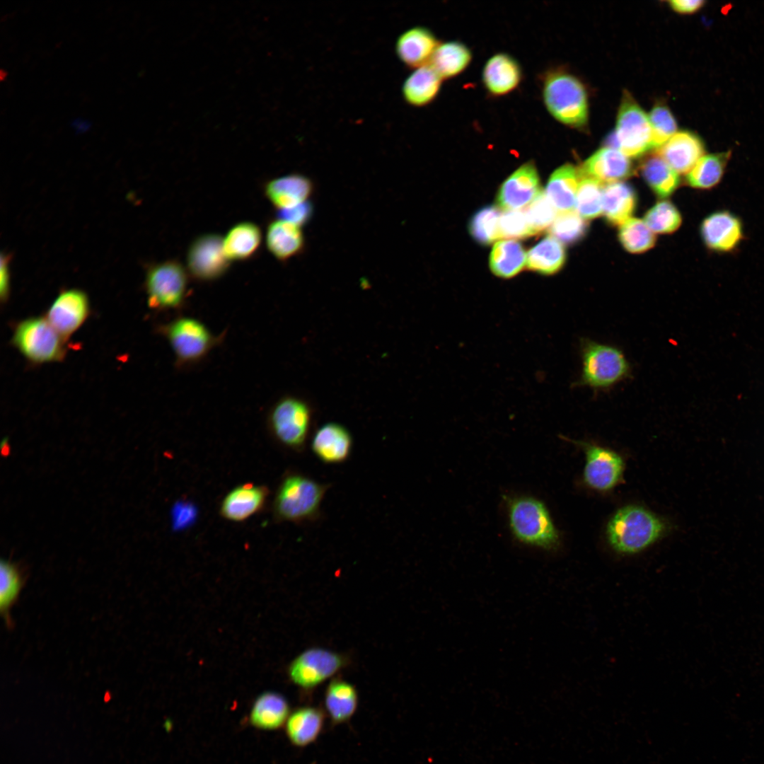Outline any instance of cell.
<instances>
[{
	"label": "cell",
	"mask_w": 764,
	"mask_h": 764,
	"mask_svg": "<svg viewBox=\"0 0 764 764\" xmlns=\"http://www.w3.org/2000/svg\"><path fill=\"white\" fill-rule=\"evenodd\" d=\"M544 106L557 122L582 129L589 118L588 96L582 82L561 67L550 68L539 76Z\"/></svg>",
	"instance_id": "obj_1"
},
{
	"label": "cell",
	"mask_w": 764,
	"mask_h": 764,
	"mask_svg": "<svg viewBox=\"0 0 764 764\" xmlns=\"http://www.w3.org/2000/svg\"><path fill=\"white\" fill-rule=\"evenodd\" d=\"M505 503L509 529L518 542L545 551L558 547V532L543 502L521 495L507 497Z\"/></svg>",
	"instance_id": "obj_2"
},
{
	"label": "cell",
	"mask_w": 764,
	"mask_h": 764,
	"mask_svg": "<svg viewBox=\"0 0 764 764\" xmlns=\"http://www.w3.org/2000/svg\"><path fill=\"white\" fill-rule=\"evenodd\" d=\"M581 369L574 386L606 390L629 378L632 369L618 347L582 337L579 341Z\"/></svg>",
	"instance_id": "obj_3"
},
{
	"label": "cell",
	"mask_w": 764,
	"mask_h": 764,
	"mask_svg": "<svg viewBox=\"0 0 764 764\" xmlns=\"http://www.w3.org/2000/svg\"><path fill=\"white\" fill-rule=\"evenodd\" d=\"M329 487V484L318 482L301 473L286 475L275 496L274 516L279 521L298 523L317 521Z\"/></svg>",
	"instance_id": "obj_4"
},
{
	"label": "cell",
	"mask_w": 764,
	"mask_h": 764,
	"mask_svg": "<svg viewBox=\"0 0 764 764\" xmlns=\"http://www.w3.org/2000/svg\"><path fill=\"white\" fill-rule=\"evenodd\" d=\"M664 523L650 511L637 506L618 510L607 527L608 540L618 552H638L656 541L664 531Z\"/></svg>",
	"instance_id": "obj_5"
},
{
	"label": "cell",
	"mask_w": 764,
	"mask_h": 764,
	"mask_svg": "<svg viewBox=\"0 0 764 764\" xmlns=\"http://www.w3.org/2000/svg\"><path fill=\"white\" fill-rule=\"evenodd\" d=\"M158 332L168 341L178 367L199 362L221 340L204 323L190 316L177 317L161 325Z\"/></svg>",
	"instance_id": "obj_6"
},
{
	"label": "cell",
	"mask_w": 764,
	"mask_h": 764,
	"mask_svg": "<svg viewBox=\"0 0 764 764\" xmlns=\"http://www.w3.org/2000/svg\"><path fill=\"white\" fill-rule=\"evenodd\" d=\"M66 340L45 317H30L18 323L11 343L30 362L41 364L60 361L66 354Z\"/></svg>",
	"instance_id": "obj_7"
},
{
	"label": "cell",
	"mask_w": 764,
	"mask_h": 764,
	"mask_svg": "<svg viewBox=\"0 0 764 764\" xmlns=\"http://www.w3.org/2000/svg\"><path fill=\"white\" fill-rule=\"evenodd\" d=\"M187 273L176 260L153 264L146 270L144 286L148 306L158 311L180 309L187 297Z\"/></svg>",
	"instance_id": "obj_8"
},
{
	"label": "cell",
	"mask_w": 764,
	"mask_h": 764,
	"mask_svg": "<svg viewBox=\"0 0 764 764\" xmlns=\"http://www.w3.org/2000/svg\"><path fill=\"white\" fill-rule=\"evenodd\" d=\"M606 144L628 157L639 156L652 148L648 115L627 91L623 93L615 129Z\"/></svg>",
	"instance_id": "obj_9"
},
{
	"label": "cell",
	"mask_w": 764,
	"mask_h": 764,
	"mask_svg": "<svg viewBox=\"0 0 764 764\" xmlns=\"http://www.w3.org/2000/svg\"><path fill=\"white\" fill-rule=\"evenodd\" d=\"M311 421L309 405L294 396L279 399L269 414V424L276 439L284 446L297 451L305 447Z\"/></svg>",
	"instance_id": "obj_10"
},
{
	"label": "cell",
	"mask_w": 764,
	"mask_h": 764,
	"mask_svg": "<svg viewBox=\"0 0 764 764\" xmlns=\"http://www.w3.org/2000/svg\"><path fill=\"white\" fill-rule=\"evenodd\" d=\"M345 656L321 647H312L299 654L291 662L288 675L291 682L304 690H311L343 668Z\"/></svg>",
	"instance_id": "obj_11"
},
{
	"label": "cell",
	"mask_w": 764,
	"mask_h": 764,
	"mask_svg": "<svg viewBox=\"0 0 764 764\" xmlns=\"http://www.w3.org/2000/svg\"><path fill=\"white\" fill-rule=\"evenodd\" d=\"M187 267L196 279L204 282L222 277L230 267L223 248V238L216 233H205L196 238L189 247Z\"/></svg>",
	"instance_id": "obj_12"
},
{
	"label": "cell",
	"mask_w": 764,
	"mask_h": 764,
	"mask_svg": "<svg viewBox=\"0 0 764 764\" xmlns=\"http://www.w3.org/2000/svg\"><path fill=\"white\" fill-rule=\"evenodd\" d=\"M86 294L76 289L62 291L48 308L45 318L66 340L76 332L89 316Z\"/></svg>",
	"instance_id": "obj_13"
},
{
	"label": "cell",
	"mask_w": 764,
	"mask_h": 764,
	"mask_svg": "<svg viewBox=\"0 0 764 764\" xmlns=\"http://www.w3.org/2000/svg\"><path fill=\"white\" fill-rule=\"evenodd\" d=\"M700 234L707 248L718 253L735 250L744 238L741 220L726 209L715 211L705 217L700 226Z\"/></svg>",
	"instance_id": "obj_14"
},
{
	"label": "cell",
	"mask_w": 764,
	"mask_h": 764,
	"mask_svg": "<svg viewBox=\"0 0 764 764\" xmlns=\"http://www.w3.org/2000/svg\"><path fill=\"white\" fill-rule=\"evenodd\" d=\"M523 72L519 62L507 52H497L487 59L482 70V83L492 98L506 96L516 90Z\"/></svg>",
	"instance_id": "obj_15"
},
{
	"label": "cell",
	"mask_w": 764,
	"mask_h": 764,
	"mask_svg": "<svg viewBox=\"0 0 764 764\" xmlns=\"http://www.w3.org/2000/svg\"><path fill=\"white\" fill-rule=\"evenodd\" d=\"M586 454L584 480L590 487L608 490L620 480L623 471L622 458L615 452L591 444L580 442Z\"/></svg>",
	"instance_id": "obj_16"
},
{
	"label": "cell",
	"mask_w": 764,
	"mask_h": 764,
	"mask_svg": "<svg viewBox=\"0 0 764 764\" xmlns=\"http://www.w3.org/2000/svg\"><path fill=\"white\" fill-rule=\"evenodd\" d=\"M540 190L537 169L533 162H528L503 183L498 192L497 203L505 210H517L533 201Z\"/></svg>",
	"instance_id": "obj_17"
},
{
	"label": "cell",
	"mask_w": 764,
	"mask_h": 764,
	"mask_svg": "<svg viewBox=\"0 0 764 764\" xmlns=\"http://www.w3.org/2000/svg\"><path fill=\"white\" fill-rule=\"evenodd\" d=\"M311 451L316 457L326 464H339L351 456L353 439L343 425L329 422L318 428L313 435Z\"/></svg>",
	"instance_id": "obj_18"
},
{
	"label": "cell",
	"mask_w": 764,
	"mask_h": 764,
	"mask_svg": "<svg viewBox=\"0 0 764 764\" xmlns=\"http://www.w3.org/2000/svg\"><path fill=\"white\" fill-rule=\"evenodd\" d=\"M439 42L430 29L415 26L398 36L395 53L403 64L415 69L429 64Z\"/></svg>",
	"instance_id": "obj_19"
},
{
	"label": "cell",
	"mask_w": 764,
	"mask_h": 764,
	"mask_svg": "<svg viewBox=\"0 0 764 764\" xmlns=\"http://www.w3.org/2000/svg\"><path fill=\"white\" fill-rule=\"evenodd\" d=\"M701 139L695 134L677 132L657 149L656 154L678 173H688L705 155Z\"/></svg>",
	"instance_id": "obj_20"
},
{
	"label": "cell",
	"mask_w": 764,
	"mask_h": 764,
	"mask_svg": "<svg viewBox=\"0 0 764 764\" xmlns=\"http://www.w3.org/2000/svg\"><path fill=\"white\" fill-rule=\"evenodd\" d=\"M578 170L581 175L612 183L630 176L632 168L628 156L618 149L605 146L586 160Z\"/></svg>",
	"instance_id": "obj_21"
},
{
	"label": "cell",
	"mask_w": 764,
	"mask_h": 764,
	"mask_svg": "<svg viewBox=\"0 0 764 764\" xmlns=\"http://www.w3.org/2000/svg\"><path fill=\"white\" fill-rule=\"evenodd\" d=\"M314 192L313 181L307 176L293 173L267 182L265 194L278 210L309 201Z\"/></svg>",
	"instance_id": "obj_22"
},
{
	"label": "cell",
	"mask_w": 764,
	"mask_h": 764,
	"mask_svg": "<svg viewBox=\"0 0 764 764\" xmlns=\"http://www.w3.org/2000/svg\"><path fill=\"white\" fill-rule=\"evenodd\" d=\"M291 713L287 700L274 691L259 695L253 702L248 717V724L255 729L274 731L285 725Z\"/></svg>",
	"instance_id": "obj_23"
},
{
	"label": "cell",
	"mask_w": 764,
	"mask_h": 764,
	"mask_svg": "<svg viewBox=\"0 0 764 764\" xmlns=\"http://www.w3.org/2000/svg\"><path fill=\"white\" fill-rule=\"evenodd\" d=\"M267 496L265 487L252 484L238 486L223 499L221 514L231 521H244L262 507Z\"/></svg>",
	"instance_id": "obj_24"
},
{
	"label": "cell",
	"mask_w": 764,
	"mask_h": 764,
	"mask_svg": "<svg viewBox=\"0 0 764 764\" xmlns=\"http://www.w3.org/2000/svg\"><path fill=\"white\" fill-rule=\"evenodd\" d=\"M266 245L270 253L280 261L299 255L305 247L301 227L280 219L271 221L267 228Z\"/></svg>",
	"instance_id": "obj_25"
},
{
	"label": "cell",
	"mask_w": 764,
	"mask_h": 764,
	"mask_svg": "<svg viewBox=\"0 0 764 764\" xmlns=\"http://www.w3.org/2000/svg\"><path fill=\"white\" fill-rule=\"evenodd\" d=\"M442 82V79L429 64L418 67L404 81L403 98L411 106H427L436 100Z\"/></svg>",
	"instance_id": "obj_26"
},
{
	"label": "cell",
	"mask_w": 764,
	"mask_h": 764,
	"mask_svg": "<svg viewBox=\"0 0 764 764\" xmlns=\"http://www.w3.org/2000/svg\"><path fill=\"white\" fill-rule=\"evenodd\" d=\"M325 715L318 708L305 706L291 712L285 724L286 735L294 746L305 747L320 734Z\"/></svg>",
	"instance_id": "obj_27"
},
{
	"label": "cell",
	"mask_w": 764,
	"mask_h": 764,
	"mask_svg": "<svg viewBox=\"0 0 764 764\" xmlns=\"http://www.w3.org/2000/svg\"><path fill=\"white\" fill-rule=\"evenodd\" d=\"M473 59L469 47L459 40L439 42L429 65L442 80L451 79L465 71Z\"/></svg>",
	"instance_id": "obj_28"
},
{
	"label": "cell",
	"mask_w": 764,
	"mask_h": 764,
	"mask_svg": "<svg viewBox=\"0 0 764 764\" xmlns=\"http://www.w3.org/2000/svg\"><path fill=\"white\" fill-rule=\"evenodd\" d=\"M358 702L356 688L345 680L334 678L326 688L325 708L333 724L348 721L355 713Z\"/></svg>",
	"instance_id": "obj_29"
},
{
	"label": "cell",
	"mask_w": 764,
	"mask_h": 764,
	"mask_svg": "<svg viewBox=\"0 0 764 764\" xmlns=\"http://www.w3.org/2000/svg\"><path fill=\"white\" fill-rule=\"evenodd\" d=\"M579 178V170L567 163L556 169L549 178L545 192L560 212L574 210Z\"/></svg>",
	"instance_id": "obj_30"
},
{
	"label": "cell",
	"mask_w": 764,
	"mask_h": 764,
	"mask_svg": "<svg viewBox=\"0 0 764 764\" xmlns=\"http://www.w3.org/2000/svg\"><path fill=\"white\" fill-rule=\"evenodd\" d=\"M637 204L633 188L627 183H608L603 188V214L612 225H621L631 218Z\"/></svg>",
	"instance_id": "obj_31"
},
{
	"label": "cell",
	"mask_w": 764,
	"mask_h": 764,
	"mask_svg": "<svg viewBox=\"0 0 764 764\" xmlns=\"http://www.w3.org/2000/svg\"><path fill=\"white\" fill-rule=\"evenodd\" d=\"M262 239L261 230L250 221L240 222L228 231L223 238L224 253L228 260H245L258 249Z\"/></svg>",
	"instance_id": "obj_32"
},
{
	"label": "cell",
	"mask_w": 764,
	"mask_h": 764,
	"mask_svg": "<svg viewBox=\"0 0 764 764\" xmlns=\"http://www.w3.org/2000/svg\"><path fill=\"white\" fill-rule=\"evenodd\" d=\"M566 253L563 244L552 236L545 237L527 253L528 270L544 275L553 274L563 267Z\"/></svg>",
	"instance_id": "obj_33"
},
{
	"label": "cell",
	"mask_w": 764,
	"mask_h": 764,
	"mask_svg": "<svg viewBox=\"0 0 764 764\" xmlns=\"http://www.w3.org/2000/svg\"><path fill=\"white\" fill-rule=\"evenodd\" d=\"M527 253L520 243L514 240L497 242L490 256L492 273L502 278H511L519 274L526 262Z\"/></svg>",
	"instance_id": "obj_34"
},
{
	"label": "cell",
	"mask_w": 764,
	"mask_h": 764,
	"mask_svg": "<svg viewBox=\"0 0 764 764\" xmlns=\"http://www.w3.org/2000/svg\"><path fill=\"white\" fill-rule=\"evenodd\" d=\"M730 156V151L704 155L686 174V183L700 190L716 187L724 177Z\"/></svg>",
	"instance_id": "obj_35"
},
{
	"label": "cell",
	"mask_w": 764,
	"mask_h": 764,
	"mask_svg": "<svg viewBox=\"0 0 764 764\" xmlns=\"http://www.w3.org/2000/svg\"><path fill=\"white\" fill-rule=\"evenodd\" d=\"M25 584V577L21 567L7 560L0 563V611L8 627L13 621L11 610L18 600Z\"/></svg>",
	"instance_id": "obj_36"
},
{
	"label": "cell",
	"mask_w": 764,
	"mask_h": 764,
	"mask_svg": "<svg viewBox=\"0 0 764 764\" xmlns=\"http://www.w3.org/2000/svg\"><path fill=\"white\" fill-rule=\"evenodd\" d=\"M640 171L652 191L661 197L671 195L680 183L678 173L657 154L645 159Z\"/></svg>",
	"instance_id": "obj_37"
},
{
	"label": "cell",
	"mask_w": 764,
	"mask_h": 764,
	"mask_svg": "<svg viewBox=\"0 0 764 764\" xmlns=\"http://www.w3.org/2000/svg\"><path fill=\"white\" fill-rule=\"evenodd\" d=\"M579 178L575 201L577 212L586 220L596 218L603 214L604 187L593 178L581 175Z\"/></svg>",
	"instance_id": "obj_38"
},
{
	"label": "cell",
	"mask_w": 764,
	"mask_h": 764,
	"mask_svg": "<svg viewBox=\"0 0 764 764\" xmlns=\"http://www.w3.org/2000/svg\"><path fill=\"white\" fill-rule=\"evenodd\" d=\"M618 238L623 248L632 253H644L656 242L653 231L644 221L636 218H630L620 225Z\"/></svg>",
	"instance_id": "obj_39"
},
{
	"label": "cell",
	"mask_w": 764,
	"mask_h": 764,
	"mask_svg": "<svg viewBox=\"0 0 764 764\" xmlns=\"http://www.w3.org/2000/svg\"><path fill=\"white\" fill-rule=\"evenodd\" d=\"M588 226L586 220L572 210L560 212L550 226V232L562 243L573 244L585 236Z\"/></svg>",
	"instance_id": "obj_40"
},
{
	"label": "cell",
	"mask_w": 764,
	"mask_h": 764,
	"mask_svg": "<svg viewBox=\"0 0 764 764\" xmlns=\"http://www.w3.org/2000/svg\"><path fill=\"white\" fill-rule=\"evenodd\" d=\"M501 214L494 206L482 208L472 217L469 229L475 241L488 245L499 238V222Z\"/></svg>",
	"instance_id": "obj_41"
},
{
	"label": "cell",
	"mask_w": 764,
	"mask_h": 764,
	"mask_svg": "<svg viewBox=\"0 0 764 764\" xmlns=\"http://www.w3.org/2000/svg\"><path fill=\"white\" fill-rule=\"evenodd\" d=\"M682 221L677 208L668 201H661L652 207L644 216V222L655 233H668L677 230Z\"/></svg>",
	"instance_id": "obj_42"
},
{
	"label": "cell",
	"mask_w": 764,
	"mask_h": 764,
	"mask_svg": "<svg viewBox=\"0 0 764 764\" xmlns=\"http://www.w3.org/2000/svg\"><path fill=\"white\" fill-rule=\"evenodd\" d=\"M652 133V148H659L677 132V124L669 108L656 104L648 115Z\"/></svg>",
	"instance_id": "obj_43"
},
{
	"label": "cell",
	"mask_w": 764,
	"mask_h": 764,
	"mask_svg": "<svg viewBox=\"0 0 764 764\" xmlns=\"http://www.w3.org/2000/svg\"><path fill=\"white\" fill-rule=\"evenodd\" d=\"M524 212L533 235L550 226L556 217V209L543 190H540Z\"/></svg>",
	"instance_id": "obj_44"
},
{
	"label": "cell",
	"mask_w": 764,
	"mask_h": 764,
	"mask_svg": "<svg viewBox=\"0 0 764 764\" xmlns=\"http://www.w3.org/2000/svg\"><path fill=\"white\" fill-rule=\"evenodd\" d=\"M499 238H523L533 236L524 212L506 211L500 216Z\"/></svg>",
	"instance_id": "obj_45"
},
{
	"label": "cell",
	"mask_w": 764,
	"mask_h": 764,
	"mask_svg": "<svg viewBox=\"0 0 764 764\" xmlns=\"http://www.w3.org/2000/svg\"><path fill=\"white\" fill-rule=\"evenodd\" d=\"M313 208L310 201L285 209L278 210L277 219H280L302 227L311 219Z\"/></svg>",
	"instance_id": "obj_46"
},
{
	"label": "cell",
	"mask_w": 764,
	"mask_h": 764,
	"mask_svg": "<svg viewBox=\"0 0 764 764\" xmlns=\"http://www.w3.org/2000/svg\"><path fill=\"white\" fill-rule=\"evenodd\" d=\"M10 257L7 254H1L0 269V297L2 303L6 302L10 293Z\"/></svg>",
	"instance_id": "obj_47"
},
{
	"label": "cell",
	"mask_w": 764,
	"mask_h": 764,
	"mask_svg": "<svg viewBox=\"0 0 764 764\" xmlns=\"http://www.w3.org/2000/svg\"><path fill=\"white\" fill-rule=\"evenodd\" d=\"M669 6L676 12L683 14H691L699 11L705 1L700 0H673L669 1Z\"/></svg>",
	"instance_id": "obj_48"
}]
</instances>
